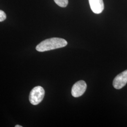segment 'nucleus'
Returning <instances> with one entry per match:
<instances>
[{"instance_id":"1","label":"nucleus","mask_w":127,"mask_h":127,"mask_svg":"<svg viewBox=\"0 0 127 127\" xmlns=\"http://www.w3.org/2000/svg\"><path fill=\"white\" fill-rule=\"evenodd\" d=\"M67 44V42L64 39L51 38L41 41L37 45L36 50L39 52H44L63 48Z\"/></svg>"},{"instance_id":"2","label":"nucleus","mask_w":127,"mask_h":127,"mask_svg":"<svg viewBox=\"0 0 127 127\" xmlns=\"http://www.w3.org/2000/svg\"><path fill=\"white\" fill-rule=\"evenodd\" d=\"M45 95V91L41 86L33 88L29 95V101L33 105H37L43 100Z\"/></svg>"},{"instance_id":"3","label":"nucleus","mask_w":127,"mask_h":127,"mask_svg":"<svg viewBox=\"0 0 127 127\" xmlns=\"http://www.w3.org/2000/svg\"><path fill=\"white\" fill-rule=\"evenodd\" d=\"M87 84L84 81H79L73 85L72 88V95L73 97H78L82 95L86 90Z\"/></svg>"},{"instance_id":"4","label":"nucleus","mask_w":127,"mask_h":127,"mask_svg":"<svg viewBox=\"0 0 127 127\" xmlns=\"http://www.w3.org/2000/svg\"><path fill=\"white\" fill-rule=\"evenodd\" d=\"M127 83V70L117 75L113 81V86L116 89H122Z\"/></svg>"},{"instance_id":"5","label":"nucleus","mask_w":127,"mask_h":127,"mask_svg":"<svg viewBox=\"0 0 127 127\" xmlns=\"http://www.w3.org/2000/svg\"><path fill=\"white\" fill-rule=\"evenodd\" d=\"M91 8L95 14H100L104 9V4L103 0H89Z\"/></svg>"},{"instance_id":"6","label":"nucleus","mask_w":127,"mask_h":127,"mask_svg":"<svg viewBox=\"0 0 127 127\" xmlns=\"http://www.w3.org/2000/svg\"><path fill=\"white\" fill-rule=\"evenodd\" d=\"M55 2L61 7H65L68 3V0H54Z\"/></svg>"},{"instance_id":"7","label":"nucleus","mask_w":127,"mask_h":127,"mask_svg":"<svg viewBox=\"0 0 127 127\" xmlns=\"http://www.w3.org/2000/svg\"><path fill=\"white\" fill-rule=\"evenodd\" d=\"M6 18V15L4 12L1 10H0V22L4 21Z\"/></svg>"},{"instance_id":"8","label":"nucleus","mask_w":127,"mask_h":127,"mask_svg":"<svg viewBox=\"0 0 127 127\" xmlns=\"http://www.w3.org/2000/svg\"><path fill=\"white\" fill-rule=\"evenodd\" d=\"M15 127H23L22 126H21V125H17L15 126Z\"/></svg>"}]
</instances>
